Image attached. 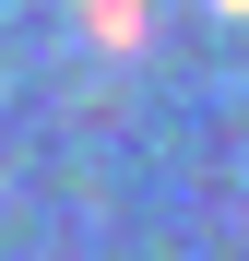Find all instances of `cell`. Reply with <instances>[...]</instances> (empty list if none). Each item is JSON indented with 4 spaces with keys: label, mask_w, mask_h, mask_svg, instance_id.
Returning <instances> with one entry per match:
<instances>
[{
    "label": "cell",
    "mask_w": 249,
    "mask_h": 261,
    "mask_svg": "<svg viewBox=\"0 0 249 261\" xmlns=\"http://www.w3.org/2000/svg\"><path fill=\"white\" fill-rule=\"evenodd\" d=\"M83 12H95V36H107V48H131V36H143V0H83Z\"/></svg>",
    "instance_id": "cell-1"
},
{
    "label": "cell",
    "mask_w": 249,
    "mask_h": 261,
    "mask_svg": "<svg viewBox=\"0 0 249 261\" xmlns=\"http://www.w3.org/2000/svg\"><path fill=\"white\" fill-rule=\"evenodd\" d=\"M214 12H249V0H214Z\"/></svg>",
    "instance_id": "cell-2"
}]
</instances>
